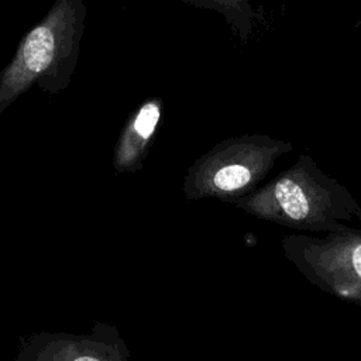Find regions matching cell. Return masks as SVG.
Returning a JSON list of instances; mask_svg holds the SVG:
<instances>
[{
  "instance_id": "3957f363",
  "label": "cell",
  "mask_w": 361,
  "mask_h": 361,
  "mask_svg": "<svg viewBox=\"0 0 361 361\" xmlns=\"http://www.w3.org/2000/svg\"><path fill=\"white\" fill-rule=\"evenodd\" d=\"M159 114V107L154 102H147L137 111L117 145L114 165L118 171L130 166L135 161L140 149L142 148L141 145L155 131Z\"/></svg>"
},
{
  "instance_id": "8992f818",
  "label": "cell",
  "mask_w": 361,
  "mask_h": 361,
  "mask_svg": "<svg viewBox=\"0 0 361 361\" xmlns=\"http://www.w3.org/2000/svg\"><path fill=\"white\" fill-rule=\"evenodd\" d=\"M251 178L250 171L243 165H228L219 169L213 178L216 188L221 190H235L244 186Z\"/></svg>"
},
{
  "instance_id": "277c9868",
  "label": "cell",
  "mask_w": 361,
  "mask_h": 361,
  "mask_svg": "<svg viewBox=\"0 0 361 361\" xmlns=\"http://www.w3.org/2000/svg\"><path fill=\"white\" fill-rule=\"evenodd\" d=\"M195 7L214 10L221 13L227 21L238 28L241 34L248 31L252 20L258 17L248 0H182Z\"/></svg>"
},
{
  "instance_id": "6da1fadb",
  "label": "cell",
  "mask_w": 361,
  "mask_h": 361,
  "mask_svg": "<svg viewBox=\"0 0 361 361\" xmlns=\"http://www.w3.org/2000/svg\"><path fill=\"white\" fill-rule=\"evenodd\" d=\"M86 16L83 0H55L31 27L0 75V113L34 83L51 93L68 86L79 59Z\"/></svg>"
},
{
  "instance_id": "7a4b0ae2",
  "label": "cell",
  "mask_w": 361,
  "mask_h": 361,
  "mask_svg": "<svg viewBox=\"0 0 361 361\" xmlns=\"http://www.w3.org/2000/svg\"><path fill=\"white\" fill-rule=\"evenodd\" d=\"M18 358L24 360H52V361H96L111 360V347L96 336H48L32 337L25 348H21Z\"/></svg>"
},
{
  "instance_id": "5b68a950",
  "label": "cell",
  "mask_w": 361,
  "mask_h": 361,
  "mask_svg": "<svg viewBox=\"0 0 361 361\" xmlns=\"http://www.w3.org/2000/svg\"><path fill=\"white\" fill-rule=\"evenodd\" d=\"M275 196L282 210L295 220L303 219L309 213V203L302 189L289 179L281 180L275 186Z\"/></svg>"
},
{
  "instance_id": "52a82bcc",
  "label": "cell",
  "mask_w": 361,
  "mask_h": 361,
  "mask_svg": "<svg viewBox=\"0 0 361 361\" xmlns=\"http://www.w3.org/2000/svg\"><path fill=\"white\" fill-rule=\"evenodd\" d=\"M353 265H354L358 276L361 278V245H358L353 252Z\"/></svg>"
}]
</instances>
